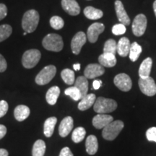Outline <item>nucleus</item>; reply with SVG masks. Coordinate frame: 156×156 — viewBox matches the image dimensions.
Masks as SVG:
<instances>
[{
    "label": "nucleus",
    "mask_w": 156,
    "mask_h": 156,
    "mask_svg": "<svg viewBox=\"0 0 156 156\" xmlns=\"http://www.w3.org/2000/svg\"><path fill=\"white\" fill-rule=\"evenodd\" d=\"M146 136L149 141L156 142V127H151L147 129L146 132Z\"/></svg>",
    "instance_id": "36"
},
{
    "label": "nucleus",
    "mask_w": 156,
    "mask_h": 156,
    "mask_svg": "<svg viewBox=\"0 0 156 156\" xmlns=\"http://www.w3.org/2000/svg\"><path fill=\"white\" fill-rule=\"evenodd\" d=\"M117 52V44L114 39H108L106 41L103 47V53L113 54L116 55Z\"/></svg>",
    "instance_id": "31"
},
{
    "label": "nucleus",
    "mask_w": 156,
    "mask_h": 156,
    "mask_svg": "<svg viewBox=\"0 0 156 156\" xmlns=\"http://www.w3.org/2000/svg\"><path fill=\"white\" fill-rule=\"evenodd\" d=\"M43 46L46 50L58 52L64 47V43L62 36L56 34H49L43 39Z\"/></svg>",
    "instance_id": "2"
},
{
    "label": "nucleus",
    "mask_w": 156,
    "mask_h": 156,
    "mask_svg": "<svg viewBox=\"0 0 156 156\" xmlns=\"http://www.w3.org/2000/svg\"><path fill=\"white\" fill-rule=\"evenodd\" d=\"M98 62L103 67H113L116 64V58L113 54L103 53L98 57Z\"/></svg>",
    "instance_id": "18"
},
{
    "label": "nucleus",
    "mask_w": 156,
    "mask_h": 156,
    "mask_svg": "<svg viewBox=\"0 0 156 156\" xmlns=\"http://www.w3.org/2000/svg\"><path fill=\"white\" fill-rule=\"evenodd\" d=\"M9 106L8 103L5 101H0V118L5 116L8 111Z\"/></svg>",
    "instance_id": "37"
},
{
    "label": "nucleus",
    "mask_w": 156,
    "mask_h": 156,
    "mask_svg": "<svg viewBox=\"0 0 156 156\" xmlns=\"http://www.w3.org/2000/svg\"><path fill=\"white\" fill-rule=\"evenodd\" d=\"M7 64L5 57L0 54V73H3L7 69Z\"/></svg>",
    "instance_id": "38"
},
{
    "label": "nucleus",
    "mask_w": 156,
    "mask_h": 156,
    "mask_svg": "<svg viewBox=\"0 0 156 156\" xmlns=\"http://www.w3.org/2000/svg\"><path fill=\"white\" fill-rule=\"evenodd\" d=\"M56 73V68L54 65L45 67L36 77V83L39 85H44L50 83Z\"/></svg>",
    "instance_id": "6"
},
{
    "label": "nucleus",
    "mask_w": 156,
    "mask_h": 156,
    "mask_svg": "<svg viewBox=\"0 0 156 156\" xmlns=\"http://www.w3.org/2000/svg\"><path fill=\"white\" fill-rule=\"evenodd\" d=\"M147 18L145 15L140 14L136 15L132 23V32L136 36H141L145 34L147 28Z\"/></svg>",
    "instance_id": "8"
},
{
    "label": "nucleus",
    "mask_w": 156,
    "mask_h": 156,
    "mask_svg": "<svg viewBox=\"0 0 156 156\" xmlns=\"http://www.w3.org/2000/svg\"><path fill=\"white\" fill-rule=\"evenodd\" d=\"M41 57V54L38 49H30L26 51L23 54L22 63L26 69H31L37 65Z\"/></svg>",
    "instance_id": "5"
},
{
    "label": "nucleus",
    "mask_w": 156,
    "mask_h": 156,
    "mask_svg": "<svg viewBox=\"0 0 156 156\" xmlns=\"http://www.w3.org/2000/svg\"><path fill=\"white\" fill-rule=\"evenodd\" d=\"M130 46L131 44L129 40L126 37H123L117 44V53L122 57H125L129 53Z\"/></svg>",
    "instance_id": "17"
},
{
    "label": "nucleus",
    "mask_w": 156,
    "mask_h": 156,
    "mask_svg": "<svg viewBox=\"0 0 156 156\" xmlns=\"http://www.w3.org/2000/svg\"><path fill=\"white\" fill-rule=\"evenodd\" d=\"M126 32V26L124 25L119 23V24L115 25L112 28V33L116 36L124 34Z\"/></svg>",
    "instance_id": "35"
},
{
    "label": "nucleus",
    "mask_w": 156,
    "mask_h": 156,
    "mask_svg": "<svg viewBox=\"0 0 156 156\" xmlns=\"http://www.w3.org/2000/svg\"><path fill=\"white\" fill-rule=\"evenodd\" d=\"M114 121V118L112 116L105 114H98L93 119V125L98 129H103L108 125L109 123Z\"/></svg>",
    "instance_id": "13"
},
{
    "label": "nucleus",
    "mask_w": 156,
    "mask_h": 156,
    "mask_svg": "<svg viewBox=\"0 0 156 156\" xmlns=\"http://www.w3.org/2000/svg\"><path fill=\"white\" fill-rule=\"evenodd\" d=\"M152 64H153V61H152V58L150 57L145 58L142 62L139 69V75L140 78H145L150 77V74H151L152 68Z\"/></svg>",
    "instance_id": "22"
},
{
    "label": "nucleus",
    "mask_w": 156,
    "mask_h": 156,
    "mask_svg": "<svg viewBox=\"0 0 156 156\" xmlns=\"http://www.w3.org/2000/svg\"><path fill=\"white\" fill-rule=\"evenodd\" d=\"M6 133H7V128L5 126L0 124V140L2 139L4 136H5Z\"/></svg>",
    "instance_id": "41"
},
{
    "label": "nucleus",
    "mask_w": 156,
    "mask_h": 156,
    "mask_svg": "<svg viewBox=\"0 0 156 156\" xmlns=\"http://www.w3.org/2000/svg\"><path fill=\"white\" fill-rule=\"evenodd\" d=\"M56 122H57V119L54 116L48 118L45 121L44 126L45 136H47V137H51V136L53 135L54 127H55Z\"/></svg>",
    "instance_id": "23"
},
{
    "label": "nucleus",
    "mask_w": 156,
    "mask_h": 156,
    "mask_svg": "<svg viewBox=\"0 0 156 156\" xmlns=\"http://www.w3.org/2000/svg\"><path fill=\"white\" fill-rule=\"evenodd\" d=\"M60 94V89L58 86H53L48 89L46 95V101L48 104L54 105L56 104V101Z\"/></svg>",
    "instance_id": "24"
},
{
    "label": "nucleus",
    "mask_w": 156,
    "mask_h": 156,
    "mask_svg": "<svg viewBox=\"0 0 156 156\" xmlns=\"http://www.w3.org/2000/svg\"><path fill=\"white\" fill-rule=\"evenodd\" d=\"M46 143L44 140H38L35 142L33 147V156H44L46 152Z\"/></svg>",
    "instance_id": "27"
},
{
    "label": "nucleus",
    "mask_w": 156,
    "mask_h": 156,
    "mask_svg": "<svg viewBox=\"0 0 156 156\" xmlns=\"http://www.w3.org/2000/svg\"><path fill=\"white\" fill-rule=\"evenodd\" d=\"M86 35L84 32H78L73 37L71 42V48L74 54H79L83 46L86 43Z\"/></svg>",
    "instance_id": "10"
},
{
    "label": "nucleus",
    "mask_w": 156,
    "mask_h": 156,
    "mask_svg": "<svg viewBox=\"0 0 156 156\" xmlns=\"http://www.w3.org/2000/svg\"><path fill=\"white\" fill-rule=\"evenodd\" d=\"M73 67H74V69H75V71H79V70L80 69V64H74Z\"/></svg>",
    "instance_id": "44"
},
{
    "label": "nucleus",
    "mask_w": 156,
    "mask_h": 156,
    "mask_svg": "<svg viewBox=\"0 0 156 156\" xmlns=\"http://www.w3.org/2000/svg\"><path fill=\"white\" fill-rule=\"evenodd\" d=\"M27 34H28V33H26V32H24V34H23V36H26Z\"/></svg>",
    "instance_id": "46"
},
{
    "label": "nucleus",
    "mask_w": 156,
    "mask_h": 156,
    "mask_svg": "<svg viewBox=\"0 0 156 156\" xmlns=\"http://www.w3.org/2000/svg\"><path fill=\"white\" fill-rule=\"evenodd\" d=\"M38 12L35 9H30L25 13L22 20V27L25 32L30 34L36 30L39 23Z\"/></svg>",
    "instance_id": "1"
},
{
    "label": "nucleus",
    "mask_w": 156,
    "mask_h": 156,
    "mask_svg": "<svg viewBox=\"0 0 156 156\" xmlns=\"http://www.w3.org/2000/svg\"><path fill=\"white\" fill-rule=\"evenodd\" d=\"M102 85V81L101 80H95L93 83V87L94 90H98Z\"/></svg>",
    "instance_id": "42"
},
{
    "label": "nucleus",
    "mask_w": 156,
    "mask_h": 156,
    "mask_svg": "<svg viewBox=\"0 0 156 156\" xmlns=\"http://www.w3.org/2000/svg\"><path fill=\"white\" fill-rule=\"evenodd\" d=\"M114 83L115 85L124 92H127L130 90L132 86V83L129 76L124 73H121L117 75L114 77Z\"/></svg>",
    "instance_id": "9"
},
{
    "label": "nucleus",
    "mask_w": 156,
    "mask_h": 156,
    "mask_svg": "<svg viewBox=\"0 0 156 156\" xmlns=\"http://www.w3.org/2000/svg\"><path fill=\"white\" fill-rule=\"evenodd\" d=\"M105 69L103 66L98 64H90L85 67L84 75L87 79H94L103 75Z\"/></svg>",
    "instance_id": "12"
},
{
    "label": "nucleus",
    "mask_w": 156,
    "mask_h": 156,
    "mask_svg": "<svg viewBox=\"0 0 156 156\" xmlns=\"http://www.w3.org/2000/svg\"><path fill=\"white\" fill-rule=\"evenodd\" d=\"M85 134H86V131L83 127H77L74 130L72 134V139L73 141L75 143H79L83 141L85 138Z\"/></svg>",
    "instance_id": "30"
},
{
    "label": "nucleus",
    "mask_w": 156,
    "mask_h": 156,
    "mask_svg": "<svg viewBox=\"0 0 156 156\" xmlns=\"http://www.w3.org/2000/svg\"><path fill=\"white\" fill-rule=\"evenodd\" d=\"M86 151L89 155H93L97 153L98 149V143L96 136L94 135H90L87 137L85 142Z\"/></svg>",
    "instance_id": "20"
},
{
    "label": "nucleus",
    "mask_w": 156,
    "mask_h": 156,
    "mask_svg": "<svg viewBox=\"0 0 156 156\" xmlns=\"http://www.w3.org/2000/svg\"><path fill=\"white\" fill-rule=\"evenodd\" d=\"M9 153L7 150L5 149H0V156H8Z\"/></svg>",
    "instance_id": "43"
},
{
    "label": "nucleus",
    "mask_w": 156,
    "mask_h": 156,
    "mask_svg": "<svg viewBox=\"0 0 156 156\" xmlns=\"http://www.w3.org/2000/svg\"><path fill=\"white\" fill-rule=\"evenodd\" d=\"M153 9H154V12H155V15L156 16V0L153 3Z\"/></svg>",
    "instance_id": "45"
},
{
    "label": "nucleus",
    "mask_w": 156,
    "mask_h": 156,
    "mask_svg": "<svg viewBox=\"0 0 156 156\" xmlns=\"http://www.w3.org/2000/svg\"><path fill=\"white\" fill-rule=\"evenodd\" d=\"M139 86L142 93L147 96H153L156 94V84L151 77H140Z\"/></svg>",
    "instance_id": "7"
},
{
    "label": "nucleus",
    "mask_w": 156,
    "mask_h": 156,
    "mask_svg": "<svg viewBox=\"0 0 156 156\" xmlns=\"http://www.w3.org/2000/svg\"><path fill=\"white\" fill-rule=\"evenodd\" d=\"M64 93H65V95H69V96L71 97L74 101H76L81 100L82 98H83L82 97L80 91L79 89H78L77 87H76L75 86L68 87V88L65 90Z\"/></svg>",
    "instance_id": "32"
},
{
    "label": "nucleus",
    "mask_w": 156,
    "mask_h": 156,
    "mask_svg": "<svg viewBox=\"0 0 156 156\" xmlns=\"http://www.w3.org/2000/svg\"><path fill=\"white\" fill-rule=\"evenodd\" d=\"M12 32V28L9 25H0V42L8 38L11 36Z\"/></svg>",
    "instance_id": "33"
},
{
    "label": "nucleus",
    "mask_w": 156,
    "mask_h": 156,
    "mask_svg": "<svg viewBox=\"0 0 156 156\" xmlns=\"http://www.w3.org/2000/svg\"><path fill=\"white\" fill-rule=\"evenodd\" d=\"M7 15V8L5 5L0 4V20H3Z\"/></svg>",
    "instance_id": "39"
},
{
    "label": "nucleus",
    "mask_w": 156,
    "mask_h": 156,
    "mask_svg": "<svg viewBox=\"0 0 156 156\" xmlns=\"http://www.w3.org/2000/svg\"><path fill=\"white\" fill-rule=\"evenodd\" d=\"M73 128V119L71 116H67L62 121L58 127V133L62 137H65L70 133Z\"/></svg>",
    "instance_id": "16"
},
{
    "label": "nucleus",
    "mask_w": 156,
    "mask_h": 156,
    "mask_svg": "<svg viewBox=\"0 0 156 156\" xmlns=\"http://www.w3.org/2000/svg\"><path fill=\"white\" fill-rule=\"evenodd\" d=\"M95 100H96V96L95 94L93 93L87 94L85 96L82 98L80 102L78 104V108L80 111L87 110L93 105H94Z\"/></svg>",
    "instance_id": "19"
},
{
    "label": "nucleus",
    "mask_w": 156,
    "mask_h": 156,
    "mask_svg": "<svg viewBox=\"0 0 156 156\" xmlns=\"http://www.w3.org/2000/svg\"><path fill=\"white\" fill-rule=\"evenodd\" d=\"M115 10H116L118 20L122 24L124 25L125 26L130 24L129 17L127 14H126L122 2L119 1V0H116L115 2Z\"/></svg>",
    "instance_id": "15"
},
{
    "label": "nucleus",
    "mask_w": 156,
    "mask_h": 156,
    "mask_svg": "<svg viewBox=\"0 0 156 156\" xmlns=\"http://www.w3.org/2000/svg\"><path fill=\"white\" fill-rule=\"evenodd\" d=\"M50 25L55 30H60L64 27V22L62 17L58 16H53L50 19Z\"/></svg>",
    "instance_id": "34"
},
{
    "label": "nucleus",
    "mask_w": 156,
    "mask_h": 156,
    "mask_svg": "<svg viewBox=\"0 0 156 156\" xmlns=\"http://www.w3.org/2000/svg\"><path fill=\"white\" fill-rule=\"evenodd\" d=\"M61 77L64 83L69 85H73L75 83V73L72 69H64L61 73Z\"/></svg>",
    "instance_id": "29"
},
{
    "label": "nucleus",
    "mask_w": 156,
    "mask_h": 156,
    "mask_svg": "<svg viewBox=\"0 0 156 156\" xmlns=\"http://www.w3.org/2000/svg\"><path fill=\"white\" fill-rule=\"evenodd\" d=\"M59 156H74L70 149L68 147H65L62 148L61 152H60Z\"/></svg>",
    "instance_id": "40"
},
{
    "label": "nucleus",
    "mask_w": 156,
    "mask_h": 156,
    "mask_svg": "<svg viewBox=\"0 0 156 156\" xmlns=\"http://www.w3.org/2000/svg\"><path fill=\"white\" fill-rule=\"evenodd\" d=\"M117 108V103L113 99L99 97L95 100L93 109L98 114H108L113 112Z\"/></svg>",
    "instance_id": "3"
},
{
    "label": "nucleus",
    "mask_w": 156,
    "mask_h": 156,
    "mask_svg": "<svg viewBox=\"0 0 156 156\" xmlns=\"http://www.w3.org/2000/svg\"><path fill=\"white\" fill-rule=\"evenodd\" d=\"M104 25L101 23H95L89 27L87 31V37L90 43H95L98 38L99 35L104 31Z\"/></svg>",
    "instance_id": "11"
},
{
    "label": "nucleus",
    "mask_w": 156,
    "mask_h": 156,
    "mask_svg": "<svg viewBox=\"0 0 156 156\" xmlns=\"http://www.w3.org/2000/svg\"><path fill=\"white\" fill-rule=\"evenodd\" d=\"M62 7L66 12L73 16L80 12V7L75 0H62Z\"/></svg>",
    "instance_id": "14"
},
{
    "label": "nucleus",
    "mask_w": 156,
    "mask_h": 156,
    "mask_svg": "<svg viewBox=\"0 0 156 156\" xmlns=\"http://www.w3.org/2000/svg\"><path fill=\"white\" fill-rule=\"evenodd\" d=\"M75 86L80 91L82 97L85 96L88 91V81L85 76H80L75 80Z\"/></svg>",
    "instance_id": "25"
},
{
    "label": "nucleus",
    "mask_w": 156,
    "mask_h": 156,
    "mask_svg": "<svg viewBox=\"0 0 156 156\" xmlns=\"http://www.w3.org/2000/svg\"><path fill=\"white\" fill-rule=\"evenodd\" d=\"M14 115L18 122H23L30 115V108L25 105H19L15 108Z\"/></svg>",
    "instance_id": "21"
},
{
    "label": "nucleus",
    "mask_w": 156,
    "mask_h": 156,
    "mask_svg": "<svg viewBox=\"0 0 156 156\" xmlns=\"http://www.w3.org/2000/svg\"><path fill=\"white\" fill-rule=\"evenodd\" d=\"M142 48L141 46L136 42H134L133 44H131L129 49V58L132 62H136L138 59L139 56L141 54Z\"/></svg>",
    "instance_id": "28"
},
{
    "label": "nucleus",
    "mask_w": 156,
    "mask_h": 156,
    "mask_svg": "<svg viewBox=\"0 0 156 156\" xmlns=\"http://www.w3.org/2000/svg\"><path fill=\"white\" fill-rule=\"evenodd\" d=\"M124 128V123L120 120L113 121L103 129L102 136L106 140H114Z\"/></svg>",
    "instance_id": "4"
},
{
    "label": "nucleus",
    "mask_w": 156,
    "mask_h": 156,
    "mask_svg": "<svg viewBox=\"0 0 156 156\" xmlns=\"http://www.w3.org/2000/svg\"><path fill=\"white\" fill-rule=\"evenodd\" d=\"M84 15L90 20H98L103 17V13L101 9L93 7H87L84 9Z\"/></svg>",
    "instance_id": "26"
}]
</instances>
